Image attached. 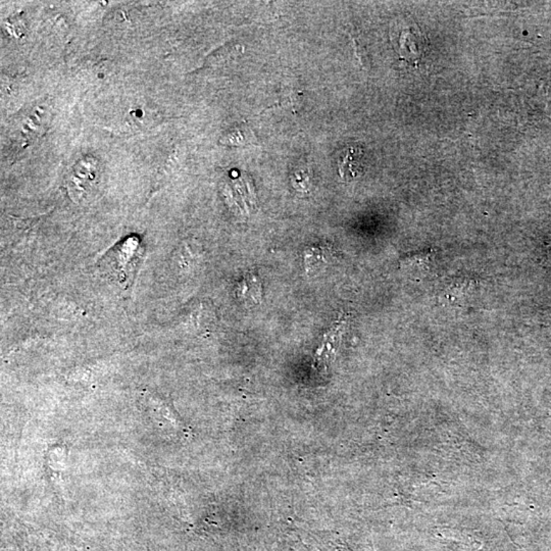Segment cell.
<instances>
[{"label": "cell", "instance_id": "obj_6", "mask_svg": "<svg viewBox=\"0 0 551 551\" xmlns=\"http://www.w3.org/2000/svg\"><path fill=\"white\" fill-rule=\"evenodd\" d=\"M434 249L408 254L401 259V269L410 271H427L434 257Z\"/></svg>", "mask_w": 551, "mask_h": 551}, {"label": "cell", "instance_id": "obj_5", "mask_svg": "<svg viewBox=\"0 0 551 551\" xmlns=\"http://www.w3.org/2000/svg\"><path fill=\"white\" fill-rule=\"evenodd\" d=\"M238 295L243 302L257 304L262 299V283L254 273L246 274L238 286Z\"/></svg>", "mask_w": 551, "mask_h": 551}, {"label": "cell", "instance_id": "obj_3", "mask_svg": "<svg viewBox=\"0 0 551 551\" xmlns=\"http://www.w3.org/2000/svg\"><path fill=\"white\" fill-rule=\"evenodd\" d=\"M234 200L240 207L241 214L250 215L257 210V196L250 177H242L234 181Z\"/></svg>", "mask_w": 551, "mask_h": 551}, {"label": "cell", "instance_id": "obj_1", "mask_svg": "<svg viewBox=\"0 0 551 551\" xmlns=\"http://www.w3.org/2000/svg\"><path fill=\"white\" fill-rule=\"evenodd\" d=\"M144 247L137 236H130L118 243L103 257L105 273L128 288L134 282L135 276L143 257Z\"/></svg>", "mask_w": 551, "mask_h": 551}, {"label": "cell", "instance_id": "obj_2", "mask_svg": "<svg viewBox=\"0 0 551 551\" xmlns=\"http://www.w3.org/2000/svg\"><path fill=\"white\" fill-rule=\"evenodd\" d=\"M363 155V149L359 146H349L343 151L338 160V171L342 181H354L364 174Z\"/></svg>", "mask_w": 551, "mask_h": 551}, {"label": "cell", "instance_id": "obj_4", "mask_svg": "<svg viewBox=\"0 0 551 551\" xmlns=\"http://www.w3.org/2000/svg\"><path fill=\"white\" fill-rule=\"evenodd\" d=\"M332 248L326 245H316L307 248L304 252V264L307 273L313 274L323 269L332 262Z\"/></svg>", "mask_w": 551, "mask_h": 551}, {"label": "cell", "instance_id": "obj_7", "mask_svg": "<svg viewBox=\"0 0 551 551\" xmlns=\"http://www.w3.org/2000/svg\"><path fill=\"white\" fill-rule=\"evenodd\" d=\"M311 172L309 169H300L294 172L292 177L293 187L298 191L307 192L311 185Z\"/></svg>", "mask_w": 551, "mask_h": 551}, {"label": "cell", "instance_id": "obj_8", "mask_svg": "<svg viewBox=\"0 0 551 551\" xmlns=\"http://www.w3.org/2000/svg\"><path fill=\"white\" fill-rule=\"evenodd\" d=\"M474 286V282L472 280H468V279H456L449 286L448 294L453 295L455 297H463L469 292L470 288Z\"/></svg>", "mask_w": 551, "mask_h": 551}]
</instances>
